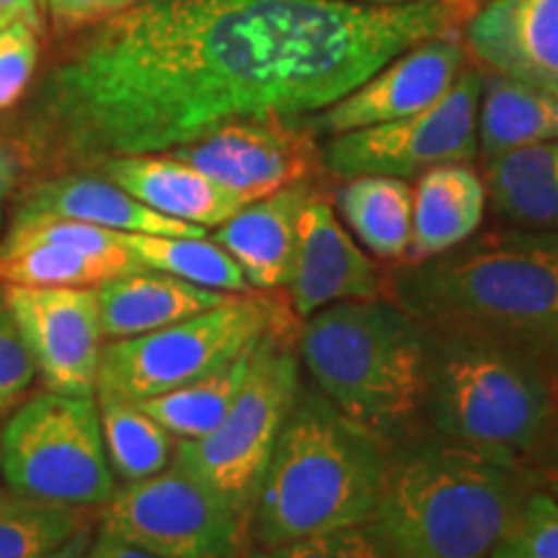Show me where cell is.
Wrapping results in <instances>:
<instances>
[{
  "mask_svg": "<svg viewBox=\"0 0 558 558\" xmlns=\"http://www.w3.org/2000/svg\"><path fill=\"white\" fill-rule=\"evenodd\" d=\"M90 541H94V527L88 522L86 527H81L78 533L70 535L65 543H60L58 548H52L50 554H45L41 558H86Z\"/></svg>",
  "mask_w": 558,
  "mask_h": 558,
  "instance_id": "38",
  "label": "cell"
},
{
  "mask_svg": "<svg viewBox=\"0 0 558 558\" xmlns=\"http://www.w3.org/2000/svg\"><path fill=\"white\" fill-rule=\"evenodd\" d=\"M96 401H99L104 448L117 478L130 484L169 469L177 448L169 429L160 427L140 403L122 399Z\"/></svg>",
  "mask_w": 558,
  "mask_h": 558,
  "instance_id": "28",
  "label": "cell"
},
{
  "mask_svg": "<svg viewBox=\"0 0 558 558\" xmlns=\"http://www.w3.org/2000/svg\"><path fill=\"white\" fill-rule=\"evenodd\" d=\"M16 215H54L99 226L117 233L145 235H207L205 228L190 226L156 213L104 177L68 173L34 184Z\"/></svg>",
  "mask_w": 558,
  "mask_h": 558,
  "instance_id": "19",
  "label": "cell"
},
{
  "mask_svg": "<svg viewBox=\"0 0 558 558\" xmlns=\"http://www.w3.org/2000/svg\"><path fill=\"white\" fill-rule=\"evenodd\" d=\"M445 0H137L88 26L34 96V153L78 166L169 153L222 124L308 117L418 41Z\"/></svg>",
  "mask_w": 558,
  "mask_h": 558,
  "instance_id": "1",
  "label": "cell"
},
{
  "mask_svg": "<svg viewBox=\"0 0 558 558\" xmlns=\"http://www.w3.org/2000/svg\"><path fill=\"white\" fill-rule=\"evenodd\" d=\"M486 197L484 179L471 163H448L424 171L414 186L407 262H427L471 241L484 220Z\"/></svg>",
  "mask_w": 558,
  "mask_h": 558,
  "instance_id": "21",
  "label": "cell"
},
{
  "mask_svg": "<svg viewBox=\"0 0 558 558\" xmlns=\"http://www.w3.org/2000/svg\"><path fill=\"white\" fill-rule=\"evenodd\" d=\"M344 3H362V5H403V3H422V0H344Z\"/></svg>",
  "mask_w": 558,
  "mask_h": 558,
  "instance_id": "40",
  "label": "cell"
},
{
  "mask_svg": "<svg viewBox=\"0 0 558 558\" xmlns=\"http://www.w3.org/2000/svg\"><path fill=\"white\" fill-rule=\"evenodd\" d=\"M288 313L269 298L233 295L166 329L104 344L96 399L148 401L213 373L271 333Z\"/></svg>",
  "mask_w": 558,
  "mask_h": 558,
  "instance_id": "8",
  "label": "cell"
},
{
  "mask_svg": "<svg viewBox=\"0 0 558 558\" xmlns=\"http://www.w3.org/2000/svg\"><path fill=\"white\" fill-rule=\"evenodd\" d=\"M300 386V360L279 344V333L262 339L248 378L226 418L207 435L179 439L171 465L251 514L256 488Z\"/></svg>",
  "mask_w": 558,
  "mask_h": 558,
  "instance_id": "9",
  "label": "cell"
},
{
  "mask_svg": "<svg viewBox=\"0 0 558 558\" xmlns=\"http://www.w3.org/2000/svg\"><path fill=\"white\" fill-rule=\"evenodd\" d=\"M124 3H128V5H132V3H137V0H124Z\"/></svg>",
  "mask_w": 558,
  "mask_h": 558,
  "instance_id": "43",
  "label": "cell"
},
{
  "mask_svg": "<svg viewBox=\"0 0 558 558\" xmlns=\"http://www.w3.org/2000/svg\"><path fill=\"white\" fill-rule=\"evenodd\" d=\"M432 331L388 300H347L311 313L300 365L341 414L393 439L424 411Z\"/></svg>",
  "mask_w": 558,
  "mask_h": 558,
  "instance_id": "5",
  "label": "cell"
},
{
  "mask_svg": "<svg viewBox=\"0 0 558 558\" xmlns=\"http://www.w3.org/2000/svg\"><path fill=\"white\" fill-rule=\"evenodd\" d=\"M34 380H37V373H34L32 357L5 303L3 284H0V416L19 407Z\"/></svg>",
  "mask_w": 558,
  "mask_h": 558,
  "instance_id": "32",
  "label": "cell"
},
{
  "mask_svg": "<svg viewBox=\"0 0 558 558\" xmlns=\"http://www.w3.org/2000/svg\"><path fill=\"white\" fill-rule=\"evenodd\" d=\"M445 3H450L452 9L460 11V5H465V3H469V0H445Z\"/></svg>",
  "mask_w": 558,
  "mask_h": 558,
  "instance_id": "41",
  "label": "cell"
},
{
  "mask_svg": "<svg viewBox=\"0 0 558 558\" xmlns=\"http://www.w3.org/2000/svg\"><path fill=\"white\" fill-rule=\"evenodd\" d=\"M465 60L469 52L460 29L418 41L390 58L341 99L305 117V124L316 137H333L416 114L448 94L463 73Z\"/></svg>",
  "mask_w": 558,
  "mask_h": 558,
  "instance_id": "14",
  "label": "cell"
},
{
  "mask_svg": "<svg viewBox=\"0 0 558 558\" xmlns=\"http://www.w3.org/2000/svg\"><path fill=\"white\" fill-rule=\"evenodd\" d=\"M313 192L311 181L284 186L243 205L215 228L213 241L233 256L251 290L288 288L298 256V220Z\"/></svg>",
  "mask_w": 558,
  "mask_h": 558,
  "instance_id": "18",
  "label": "cell"
},
{
  "mask_svg": "<svg viewBox=\"0 0 558 558\" xmlns=\"http://www.w3.org/2000/svg\"><path fill=\"white\" fill-rule=\"evenodd\" d=\"M169 156L184 160L248 202L311 181L324 160L305 117H264L222 124Z\"/></svg>",
  "mask_w": 558,
  "mask_h": 558,
  "instance_id": "12",
  "label": "cell"
},
{
  "mask_svg": "<svg viewBox=\"0 0 558 558\" xmlns=\"http://www.w3.org/2000/svg\"><path fill=\"white\" fill-rule=\"evenodd\" d=\"M19 179V158L9 148H0V220H3V205L9 199Z\"/></svg>",
  "mask_w": 558,
  "mask_h": 558,
  "instance_id": "39",
  "label": "cell"
},
{
  "mask_svg": "<svg viewBox=\"0 0 558 558\" xmlns=\"http://www.w3.org/2000/svg\"><path fill=\"white\" fill-rule=\"evenodd\" d=\"M535 486L525 465L456 442L390 452L365 525L399 558H486Z\"/></svg>",
  "mask_w": 558,
  "mask_h": 558,
  "instance_id": "4",
  "label": "cell"
},
{
  "mask_svg": "<svg viewBox=\"0 0 558 558\" xmlns=\"http://www.w3.org/2000/svg\"><path fill=\"white\" fill-rule=\"evenodd\" d=\"M99 530L158 558H243L251 514L169 465L156 476L117 486L101 507Z\"/></svg>",
  "mask_w": 558,
  "mask_h": 558,
  "instance_id": "10",
  "label": "cell"
},
{
  "mask_svg": "<svg viewBox=\"0 0 558 558\" xmlns=\"http://www.w3.org/2000/svg\"><path fill=\"white\" fill-rule=\"evenodd\" d=\"M145 269L130 248L114 254L65 246V243H0V284L26 288H99L107 279Z\"/></svg>",
  "mask_w": 558,
  "mask_h": 558,
  "instance_id": "25",
  "label": "cell"
},
{
  "mask_svg": "<svg viewBox=\"0 0 558 558\" xmlns=\"http://www.w3.org/2000/svg\"><path fill=\"white\" fill-rule=\"evenodd\" d=\"M0 476L9 494L68 509L104 507L117 492L96 396L45 390L0 427Z\"/></svg>",
  "mask_w": 558,
  "mask_h": 558,
  "instance_id": "7",
  "label": "cell"
},
{
  "mask_svg": "<svg viewBox=\"0 0 558 558\" xmlns=\"http://www.w3.org/2000/svg\"><path fill=\"white\" fill-rule=\"evenodd\" d=\"M481 70L463 68L448 94L401 120L329 137L320 148L324 169L337 179H411L448 163L478 158Z\"/></svg>",
  "mask_w": 558,
  "mask_h": 558,
  "instance_id": "11",
  "label": "cell"
},
{
  "mask_svg": "<svg viewBox=\"0 0 558 558\" xmlns=\"http://www.w3.org/2000/svg\"><path fill=\"white\" fill-rule=\"evenodd\" d=\"M527 471L533 476L535 486L548 492L558 501V418L554 427H550L548 437L543 439L538 452L527 463Z\"/></svg>",
  "mask_w": 558,
  "mask_h": 558,
  "instance_id": "35",
  "label": "cell"
},
{
  "mask_svg": "<svg viewBox=\"0 0 558 558\" xmlns=\"http://www.w3.org/2000/svg\"><path fill=\"white\" fill-rule=\"evenodd\" d=\"M460 37L484 70L558 96V0H484Z\"/></svg>",
  "mask_w": 558,
  "mask_h": 558,
  "instance_id": "16",
  "label": "cell"
},
{
  "mask_svg": "<svg viewBox=\"0 0 558 558\" xmlns=\"http://www.w3.org/2000/svg\"><path fill=\"white\" fill-rule=\"evenodd\" d=\"M486 558H558V501L533 488Z\"/></svg>",
  "mask_w": 558,
  "mask_h": 558,
  "instance_id": "30",
  "label": "cell"
},
{
  "mask_svg": "<svg viewBox=\"0 0 558 558\" xmlns=\"http://www.w3.org/2000/svg\"><path fill=\"white\" fill-rule=\"evenodd\" d=\"M3 292L45 388L62 396H96L107 341L96 288L3 284Z\"/></svg>",
  "mask_w": 558,
  "mask_h": 558,
  "instance_id": "13",
  "label": "cell"
},
{
  "mask_svg": "<svg viewBox=\"0 0 558 558\" xmlns=\"http://www.w3.org/2000/svg\"><path fill=\"white\" fill-rule=\"evenodd\" d=\"M558 140V96L481 68L478 150L486 160Z\"/></svg>",
  "mask_w": 558,
  "mask_h": 558,
  "instance_id": "22",
  "label": "cell"
},
{
  "mask_svg": "<svg viewBox=\"0 0 558 558\" xmlns=\"http://www.w3.org/2000/svg\"><path fill=\"white\" fill-rule=\"evenodd\" d=\"M337 207L369 254L386 262L407 259L414 218V186L407 179H344L337 192Z\"/></svg>",
  "mask_w": 558,
  "mask_h": 558,
  "instance_id": "24",
  "label": "cell"
},
{
  "mask_svg": "<svg viewBox=\"0 0 558 558\" xmlns=\"http://www.w3.org/2000/svg\"><path fill=\"white\" fill-rule=\"evenodd\" d=\"M19 21L41 32V9L37 0H0V29Z\"/></svg>",
  "mask_w": 558,
  "mask_h": 558,
  "instance_id": "37",
  "label": "cell"
},
{
  "mask_svg": "<svg viewBox=\"0 0 558 558\" xmlns=\"http://www.w3.org/2000/svg\"><path fill=\"white\" fill-rule=\"evenodd\" d=\"M122 239L145 269L163 271L228 295H246L251 290L233 256L207 235L122 233Z\"/></svg>",
  "mask_w": 558,
  "mask_h": 558,
  "instance_id": "27",
  "label": "cell"
},
{
  "mask_svg": "<svg viewBox=\"0 0 558 558\" xmlns=\"http://www.w3.org/2000/svg\"><path fill=\"white\" fill-rule=\"evenodd\" d=\"M246 558H399L383 543L378 535L362 525L329 530V533L311 535L282 543L271 548H254Z\"/></svg>",
  "mask_w": 558,
  "mask_h": 558,
  "instance_id": "31",
  "label": "cell"
},
{
  "mask_svg": "<svg viewBox=\"0 0 558 558\" xmlns=\"http://www.w3.org/2000/svg\"><path fill=\"white\" fill-rule=\"evenodd\" d=\"M122 9H128L124 0H47L45 5L54 29L62 34L88 29Z\"/></svg>",
  "mask_w": 558,
  "mask_h": 558,
  "instance_id": "34",
  "label": "cell"
},
{
  "mask_svg": "<svg viewBox=\"0 0 558 558\" xmlns=\"http://www.w3.org/2000/svg\"><path fill=\"white\" fill-rule=\"evenodd\" d=\"M390 290L429 331L497 341L558 365V228L465 241L396 269Z\"/></svg>",
  "mask_w": 558,
  "mask_h": 558,
  "instance_id": "2",
  "label": "cell"
},
{
  "mask_svg": "<svg viewBox=\"0 0 558 558\" xmlns=\"http://www.w3.org/2000/svg\"><path fill=\"white\" fill-rule=\"evenodd\" d=\"M101 329L109 341L140 337L226 303L228 292L199 288L163 271L137 269L96 288Z\"/></svg>",
  "mask_w": 558,
  "mask_h": 558,
  "instance_id": "20",
  "label": "cell"
},
{
  "mask_svg": "<svg viewBox=\"0 0 558 558\" xmlns=\"http://www.w3.org/2000/svg\"><path fill=\"white\" fill-rule=\"evenodd\" d=\"M0 484H3V476H0ZM0 494H3V486H0Z\"/></svg>",
  "mask_w": 558,
  "mask_h": 558,
  "instance_id": "44",
  "label": "cell"
},
{
  "mask_svg": "<svg viewBox=\"0 0 558 558\" xmlns=\"http://www.w3.org/2000/svg\"><path fill=\"white\" fill-rule=\"evenodd\" d=\"M39 60V32L29 24L0 29V111L11 109L29 86Z\"/></svg>",
  "mask_w": 558,
  "mask_h": 558,
  "instance_id": "33",
  "label": "cell"
},
{
  "mask_svg": "<svg viewBox=\"0 0 558 558\" xmlns=\"http://www.w3.org/2000/svg\"><path fill=\"white\" fill-rule=\"evenodd\" d=\"M37 5H39V9H41V11H45V5H47V0H37Z\"/></svg>",
  "mask_w": 558,
  "mask_h": 558,
  "instance_id": "42",
  "label": "cell"
},
{
  "mask_svg": "<svg viewBox=\"0 0 558 558\" xmlns=\"http://www.w3.org/2000/svg\"><path fill=\"white\" fill-rule=\"evenodd\" d=\"M86 525V509L37 505L0 494V558H41Z\"/></svg>",
  "mask_w": 558,
  "mask_h": 558,
  "instance_id": "29",
  "label": "cell"
},
{
  "mask_svg": "<svg viewBox=\"0 0 558 558\" xmlns=\"http://www.w3.org/2000/svg\"><path fill=\"white\" fill-rule=\"evenodd\" d=\"M484 184L505 220L525 228H558V140L488 158Z\"/></svg>",
  "mask_w": 558,
  "mask_h": 558,
  "instance_id": "23",
  "label": "cell"
},
{
  "mask_svg": "<svg viewBox=\"0 0 558 558\" xmlns=\"http://www.w3.org/2000/svg\"><path fill=\"white\" fill-rule=\"evenodd\" d=\"M424 411L450 442L527 469L558 418V378L520 349L432 331Z\"/></svg>",
  "mask_w": 558,
  "mask_h": 558,
  "instance_id": "6",
  "label": "cell"
},
{
  "mask_svg": "<svg viewBox=\"0 0 558 558\" xmlns=\"http://www.w3.org/2000/svg\"><path fill=\"white\" fill-rule=\"evenodd\" d=\"M86 558H158V556H153L148 550L137 546H130V543H124L120 538H114V535L99 530V533L94 535V541H90Z\"/></svg>",
  "mask_w": 558,
  "mask_h": 558,
  "instance_id": "36",
  "label": "cell"
},
{
  "mask_svg": "<svg viewBox=\"0 0 558 558\" xmlns=\"http://www.w3.org/2000/svg\"><path fill=\"white\" fill-rule=\"evenodd\" d=\"M288 288L292 311L303 318L347 300L380 298V269L318 192H311L300 213L295 271Z\"/></svg>",
  "mask_w": 558,
  "mask_h": 558,
  "instance_id": "15",
  "label": "cell"
},
{
  "mask_svg": "<svg viewBox=\"0 0 558 558\" xmlns=\"http://www.w3.org/2000/svg\"><path fill=\"white\" fill-rule=\"evenodd\" d=\"M256 347L239 354L213 373L173 388L169 393H160L156 399L140 401L148 414L156 418L160 427H166L173 437L194 439L213 432L226 418L239 393L246 383L251 365H254Z\"/></svg>",
  "mask_w": 558,
  "mask_h": 558,
  "instance_id": "26",
  "label": "cell"
},
{
  "mask_svg": "<svg viewBox=\"0 0 558 558\" xmlns=\"http://www.w3.org/2000/svg\"><path fill=\"white\" fill-rule=\"evenodd\" d=\"M388 460V439L300 386L251 505L254 548L367 522Z\"/></svg>",
  "mask_w": 558,
  "mask_h": 558,
  "instance_id": "3",
  "label": "cell"
},
{
  "mask_svg": "<svg viewBox=\"0 0 558 558\" xmlns=\"http://www.w3.org/2000/svg\"><path fill=\"white\" fill-rule=\"evenodd\" d=\"M99 173L114 181L132 197L166 218L190 222L199 228H218L233 218L246 197L230 192L205 173L169 156V153H143V156H117L101 160Z\"/></svg>",
  "mask_w": 558,
  "mask_h": 558,
  "instance_id": "17",
  "label": "cell"
}]
</instances>
